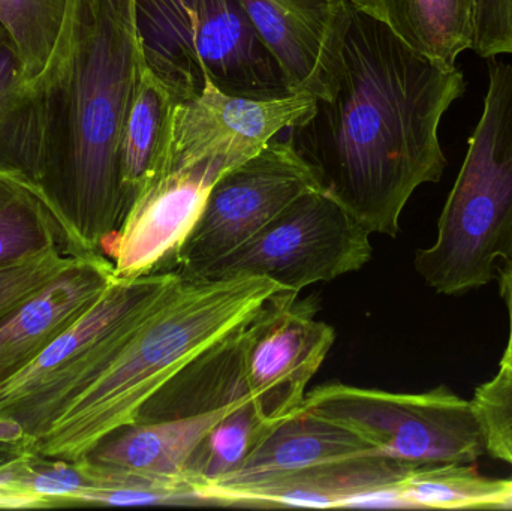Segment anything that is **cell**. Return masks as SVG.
Masks as SVG:
<instances>
[{
	"label": "cell",
	"instance_id": "cell-1",
	"mask_svg": "<svg viewBox=\"0 0 512 511\" xmlns=\"http://www.w3.org/2000/svg\"><path fill=\"white\" fill-rule=\"evenodd\" d=\"M465 92L457 66L445 68L417 53L349 0L330 92L288 128V143L319 189L366 230L397 237L412 194L442 179L447 158L439 125Z\"/></svg>",
	"mask_w": 512,
	"mask_h": 511
},
{
	"label": "cell",
	"instance_id": "cell-2",
	"mask_svg": "<svg viewBox=\"0 0 512 511\" xmlns=\"http://www.w3.org/2000/svg\"><path fill=\"white\" fill-rule=\"evenodd\" d=\"M144 65L137 0H69L53 56L30 83L41 122L38 197L72 257L101 252L128 213L120 140Z\"/></svg>",
	"mask_w": 512,
	"mask_h": 511
},
{
	"label": "cell",
	"instance_id": "cell-3",
	"mask_svg": "<svg viewBox=\"0 0 512 511\" xmlns=\"http://www.w3.org/2000/svg\"><path fill=\"white\" fill-rule=\"evenodd\" d=\"M282 290L261 276L224 281L182 276L137 324L110 366L39 438L38 453L80 461L102 438L134 423L174 375L251 321Z\"/></svg>",
	"mask_w": 512,
	"mask_h": 511
},
{
	"label": "cell",
	"instance_id": "cell-4",
	"mask_svg": "<svg viewBox=\"0 0 512 511\" xmlns=\"http://www.w3.org/2000/svg\"><path fill=\"white\" fill-rule=\"evenodd\" d=\"M512 257V65L490 59L489 90L438 236L418 249L415 269L442 296H462L498 276Z\"/></svg>",
	"mask_w": 512,
	"mask_h": 511
},
{
	"label": "cell",
	"instance_id": "cell-5",
	"mask_svg": "<svg viewBox=\"0 0 512 511\" xmlns=\"http://www.w3.org/2000/svg\"><path fill=\"white\" fill-rule=\"evenodd\" d=\"M137 26L147 68L180 101L207 81L228 95H292L285 72L240 0H137Z\"/></svg>",
	"mask_w": 512,
	"mask_h": 511
},
{
	"label": "cell",
	"instance_id": "cell-6",
	"mask_svg": "<svg viewBox=\"0 0 512 511\" xmlns=\"http://www.w3.org/2000/svg\"><path fill=\"white\" fill-rule=\"evenodd\" d=\"M167 270L117 278L101 299L30 365L0 384V420L36 440L110 363L147 312L180 281Z\"/></svg>",
	"mask_w": 512,
	"mask_h": 511
},
{
	"label": "cell",
	"instance_id": "cell-7",
	"mask_svg": "<svg viewBox=\"0 0 512 511\" xmlns=\"http://www.w3.org/2000/svg\"><path fill=\"white\" fill-rule=\"evenodd\" d=\"M301 408L346 426L379 456L415 471L472 465L487 453L474 402L444 386L393 393L322 384L307 393Z\"/></svg>",
	"mask_w": 512,
	"mask_h": 511
},
{
	"label": "cell",
	"instance_id": "cell-8",
	"mask_svg": "<svg viewBox=\"0 0 512 511\" xmlns=\"http://www.w3.org/2000/svg\"><path fill=\"white\" fill-rule=\"evenodd\" d=\"M369 230L321 189L306 192L277 213L248 242L192 279L261 276L285 290L358 272L372 258Z\"/></svg>",
	"mask_w": 512,
	"mask_h": 511
},
{
	"label": "cell",
	"instance_id": "cell-9",
	"mask_svg": "<svg viewBox=\"0 0 512 511\" xmlns=\"http://www.w3.org/2000/svg\"><path fill=\"white\" fill-rule=\"evenodd\" d=\"M315 189L319 185L309 165L288 140L273 138L216 182L171 270L195 278L252 239L295 198Z\"/></svg>",
	"mask_w": 512,
	"mask_h": 511
},
{
	"label": "cell",
	"instance_id": "cell-10",
	"mask_svg": "<svg viewBox=\"0 0 512 511\" xmlns=\"http://www.w3.org/2000/svg\"><path fill=\"white\" fill-rule=\"evenodd\" d=\"M315 299L298 293L274 294L251 324L243 383L249 399L267 422L277 425L300 410L307 384L327 359L336 332L316 320Z\"/></svg>",
	"mask_w": 512,
	"mask_h": 511
},
{
	"label": "cell",
	"instance_id": "cell-11",
	"mask_svg": "<svg viewBox=\"0 0 512 511\" xmlns=\"http://www.w3.org/2000/svg\"><path fill=\"white\" fill-rule=\"evenodd\" d=\"M313 104L315 98L307 93L277 99L242 98L207 81L203 92L176 105L170 153L162 171L219 153L248 161L279 132L306 116Z\"/></svg>",
	"mask_w": 512,
	"mask_h": 511
},
{
	"label": "cell",
	"instance_id": "cell-12",
	"mask_svg": "<svg viewBox=\"0 0 512 511\" xmlns=\"http://www.w3.org/2000/svg\"><path fill=\"white\" fill-rule=\"evenodd\" d=\"M279 60L289 90L330 92L349 20V0H240Z\"/></svg>",
	"mask_w": 512,
	"mask_h": 511
},
{
	"label": "cell",
	"instance_id": "cell-13",
	"mask_svg": "<svg viewBox=\"0 0 512 511\" xmlns=\"http://www.w3.org/2000/svg\"><path fill=\"white\" fill-rule=\"evenodd\" d=\"M364 455L378 453L346 426L300 408L277 423L236 471L201 489L200 497L206 506L239 507L246 494L268 483Z\"/></svg>",
	"mask_w": 512,
	"mask_h": 511
},
{
	"label": "cell",
	"instance_id": "cell-14",
	"mask_svg": "<svg viewBox=\"0 0 512 511\" xmlns=\"http://www.w3.org/2000/svg\"><path fill=\"white\" fill-rule=\"evenodd\" d=\"M102 252L75 255L68 266L0 321V384L23 371L116 281Z\"/></svg>",
	"mask_w": 512,
	"mask_h": 511
},
{
	"label": "cell",
	"instance_id": "cell-15",
	"mask_svg": "<svg viewBox=\"0 0 512 511\" xmlns=\"http://www.w3.org/2000/svg\"><path fill=\"white\" fill-rule=\"evenodd\" d=\"M246 398L195 416L122 426L98 441L80 461L99 470L188 485L185 473L195 450L213 426Z\"/></svg>",
	"mask_w": 512,
	"mask_h": 511
},
{
	"label": "cell",
	"instance_id": "cell-16",
	"mask_svg": "<svg viewBox=\"0 0 512 511\" xmlns=\"http://www.w3.org/2000/svg\"><path fill=\"white\" fill-rule=\"evenodd\" d=\"M412 473V468L384 456H358L268 483L246 494L239 507L348 509L354 498L394 489Z\"/></svg>",
	"mask_w": 512,
	"mask_h": 511
},
{
	"label": "cell",
	"instance_id": "cell-17",
	"mask_svg": "<svg viewBox=\"0 0 512 511\" xmlns=\"http://www.w3.org/2000/svg\"><path fill=\"white\" fill-rule=\"evenodd\" d=\"M254 320L255 317L174 375L141 408L135 422L195 416L248 395L243 383V356Z\"/></svg>",
	"mask_w": 512,
	"mask_h": 511
},
{
	"label": "cell",
	"instance_id": "cell-18",
	"mask_svg": "<svg viewBox=\"0 0 512 511\" xmlns=\"http://www.w3.org/2000/svg\"><path fill=\"white\" fill-rule=\"evenodd\" d=\"M179 102L173 89L144 65L120 140V183L128 212L165 167Z\"/></svg>",
	"mask_w": 512,
	"mask_h": 511
},
{
	"label": "cell",
	"instance_id": "cell-19",
	"mask_svg": "<svg viewBox=\"0 0 512 511\" xmlns=\"http://www.w3.org/2000/svg\"><path fill=\"white\" fill-rule=\"evenodd\" d=\"M351 5L445 68H456L460 54L474 47L475 0H351Z\"/></svg>",
	"mask_w": 512,
	"mask_h": 511
},
{
	"label": "cell",
	"instance_id": "cell-20",
	"mask_svg": "<svg viewBox=\"0 0 512 511\" xmlns=\"http://www.w3.org/2000/svg\"><path fill=\"white\" fill-rule=\"evenodd\" d=\"M399 507L489 509L512 504V480L487 479L472 465L420 470L393 489Z\"/></svg>",
	"mask_w": 512,
	"mask_h": 511
},
{
	"label": "cell",
	"instance_id": "cell-21",
	"mask_svg": "<svg viewBox=\"0 0 512 511\" xmlns=\"http://www.w3.org/2000/svg\"><path fill=\"white\" fill-rule=\"evenodd\" d=\"M274 426L248 396L201 441L186 468L185 482L200 497L201 489L236 471Z\"/></svg>",
	"mask_w": 512,
	"mask_h": 511
},
{
	"label": "cell",
	"instance_id": "cell-22",
	"mask_svg": "<svg viewBox=\"0 0 512 511\" xmlns=\"http://www.w3.org/2000/svg\"><path fill=\"white\" fill-rule=\"evenodd\" d=\"M68 5L69 0H0V24L17 47L27 83L47 68Z\"/></svg>",
	"mask_w": 512,
	"mask_h": 511
},
{
	"label": "cell",
	"instance_id": "cell-23",
	"mask_svg": "<svg viewBox=\"0 0 512 511\" xmlns=\"http://www.w3.org/2000/svg\"><path fill=\"white\" fill-rule=\"evenodd\" d=\"M60 231L44 203L26 188L0 201V270L59 248Z\"/></svg>",
	"mask_w": 512,
	"mask_h": 511
},
{
	"label": "cell",
	"instance_id": "cell-24",
	"mask_svg": "<svg viewBox=\"0 0 512 511\" xmlns=\"http://www.w3.org/2000/svg\"><path fill=\"white\" fill-rule=\"evenodd\" d=\"M472 402L487 453L512 468V371L499 366L496 377L475 390Z\"/></svg>",
	"mask_w": 512,
	"mask_h": 511
},
{
	"label": "cell",
	"instance_id": "cell-25",
	"mask_svg": "<svg viewBox=\"0 0 512 511\" xmlns=\"http://www.w3.org/2000/svg\"><path fill=\"white\" fill-rule=\"evenodd\" d=\"M71 258L72 255H63L56 248L26 263L0 270V321L62 272Z\"/></svg>",
	"mask_w": 512,
	"mask_h": 511
},
{
	"label": "cell",
	"instance_id": "cell-26",
	"mask_svg": "<svg viewBox=\"0 0 512 511\" xmlns=\"http://www.w3.org/2000/svg\"><path fill=\"white\" fill-rule=\"evenodd\" d=\"M472 50L483 59L512 54V0H475Z\"/></svg>",
	"mask_w": 512,
	"mask_h": 511
},
{
	"label": "cell",
	"instance_id": "cell-27",
	"mask_svg": "<svg viewBox=\"0 0 512 511\" xmlns=\"http://www.w3.org/2000/svg\"><path fill=\"white\" fill-rule=\"evenodd\" d=\"M23 63L8 32L0 33V113L27 87Z\"/></svg>",
	"mask_w": 512,
	"mask_h": 511
},
{
	"label": "cell",
	"instance_id": "cell-28",
	"mask_svg": "<svg viewBox=\"0 0 512 511\" xmlns=\"http://www.w3.org/2000/svg\"><path fill=\"white\" fill-rule=\"evenodd\" d=\"M36 453V440L29 437L17 423L0 420V473L32 458Z\"/></svg>",
	"mask_w": 512,
	"mask_h": 511
},
{
	"label": "cell",
	"instance_id": "cell-29",
	"mask_svg": "<svg viewBox=\"0 0 512 511\" xmlns=\"http://www.w3.org/2000/svg\"><path fill=\"white\" fill-rule=\"evenodd\" d=\"M45 507H50V503L41 495L17 486L0 483V509H45Z\"/></svg>",
	"mask_w": 512,
	"mask_h": 511
},
{
	"label": "cell",
	"instance_id": "cell-30",
	"mask_svg": "<svg viewBox=\"0 0 512 511\" xmlns=\"http://www.w3.org/2000/svg\"><path fill=\"white\" fill-rule=\"evenodd\" d=\"M499 291L508 311V344L505 350H512V257L499 267Z\"/></svg>",
	"mask_w": 512,
	"mask_h": 511
},
{
	"label": "cell",
	"instance_id": "cell-31",
	"mask_svg": "<svg viewBox=\"0 0 512 511\" xmlns=\"http://www.w3.org/2000/svg\"><path fill=\"white\" fill-rule=\"evenodd\" d=\"M18 188H21V186L15 185V183L9 182V180L2 179V177H0V201L5 200L9 195L14 194Z\"/></svg>",
	"mask_w": 512,
	"mask_h": 511
},
{
	"label": "cell",
	"instance_id": "cell-32",
	"mask_svg": "<svg viewBox=\"0 0 512 511\" xmlns=\"http://www.w3.org/2000/svg\"><path fill=\"white\" fill-rule=\"evenodd\" d=\"M499 366H504V368L512 371V350H505L504 356H502L501 365Z\"/></svg>",
	"mask_w": 512,
	"mask_h": 511
},
{
	"label": "cell",
	"instance_id": "cell-33",
	"mask_svg": "<svg viewBox=\"0 0 512 511\" xmlns=\"http://www.w3.org/2000/svg\"><path fill=\"white\" fill-rule=\"evenodd\" d=\"M3 32H6V30H5V29H3L2 24H0V33H3Z\"/></svg>",
	"mask_w": 512,
	"mask_h": 511
}]
</instances>
